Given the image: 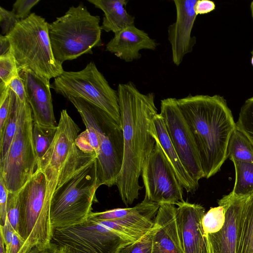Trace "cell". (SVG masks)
I'll list each match as a JSON object with an SVG mask.
<instances>
[{"label": "cell", "instance_id": "obj_29", "mask_svg": "<svg viewBox=\"0 0 253 253\" xmlns=\"http://www.w3.org/2000/svg\"><path fill=\"white\" fill-rule=\"evenodd\" d=\"M19 75V69L10 49L8 53L0 56V90L6 87Z\"/></svg>", "mask_w": 253, "mask_h": 253}, {"label": "cell", "instance_id": "obj_19", "mask_svg": "<svg viewBox=\"0 0 253 253\" xmlns=\"http://www.w3.org/2000/svg\"><path fill=\"white\" fill-rule=\"evenodd\" d=\"M160 204L143 200L131 208H116L101 212H91L89 217L97 220H114L127 227L149 231Z\"/></svg>", "mask_w": 253, "mask_h": 253}, {"label": "cell", "instance_id": "obj_43", "mask_svg": "<svg viewBox=\"0 0 253 253\" xmlns=\"http://www.w3.org/2000/svg\"><path fill=\"white\" fill-rule=\"evenodd\" d=\"M250 10H251V16L252 17V20L253 21V1H252L250 4ZM251 53H253V49L252 51H251Z\"/></svg>", "mask_w": 253, "mask_h": 253}, {"label": "cell", "instance_id": "obj_35", "mask_svg": "<svg viewBox=\"0 0 253 253\" xmlns=\"http://www.w3.org/2000/svg\"><path fill=\"white\" fill-rule=\"evenodd\" d=\"M39 0H17L13 4L12 11L22 20L32 13L31 10L40 2Z\"/></svg>", "mask_w": 253, "mask_h": 253}, {"label": "cell", "instance_id": "obj_25", "mask_svg": "<svg viewBox=\"0 0 253 253\" xmlns=\"http://www.w3.org/2000/svg\"><path fill=\"white\" fill-rule=\"evenodd\" d=\"M237 253H253V194L243 206Z\"/></svg>", "mask_w": 253, "mask_h": 253}, {"label": "cell", "instance_id": "obj_14", "mask_svg": "<svg viewBox=\"0 0 253 253\" xmlns=\"http://www.w3.org/2000/svg\"><path fill=\"white\" fill-rule=\"evenodd\" d=\"M247 197L231 192L218 201L224 209L225 222L219 231L205 236L206 253H237L243 209Z\"/></svg>", "mask_w": 253, "mask_h": 253}, {"label": "cell", "instance_id": "obj_2", "mask_svg": "<svg viewBox=\"0 0 253 253\" xmlns=\"http://www.w3.org/2000/svg\"><path fill=\"white\" fill-rule=\"evenodd\" d=\"M193 134L204 177L218 172L227 158L230 138L237 127L225 99L219 95H189L177 99Z\"/></svg>", "mask_w": 253, "mask_h": 253}, {"label": "cell", "instance_id": "obj_7", "mask_svg": "<svg viewBox=\"0 0 253 253\" xmlns=\"http://www.w3.org/2000/svg\"><path fill=\"white\" fill-rule=\"evenodd\" d=\"M100 18L93 15L83 3L72 6L64 15L49 23V36L53 55L61 63L102 45Z\"/></svg>", "mask_w": 253, "mask_h": 253}, {"label": "cell", "instance_id": "obj_41", "mask_svg": "<svg viewBox=\"0 0 253 253\" xmlns=\"http://www.w3.org/2000/svg\"><path fill=\"white\" fill-rule=\"evenodd\" d=\"M56 253H71V252L65 246H58Z\"/></svg>", "mask_w": 253, "mask_h": 253}, {"label": "cell", "instance_id": "obj_11", "mask_svg": "<svg viewBox=\"0 0 253 253\" xmlns=\"http://www.w3.org/2000/svg\"><path fill=\"white\" fill-rule=\"evenodd\" d=\"M50 87L66 98L79 97L96 105L121 125L117 91L111 87L93 62L79 71H64L54 79Z\"/></svg>", "mask_w": 253, "mask_h": 253}, {"label": "cell", "instance_id": "obj_40", "mask_svg": "<svg viewBox=\"0 0 253 253\" xmlns=\"http://www.w3.org/2000/svg\"><path fill=\"white\" fill-rule=\"evenodd\" d=\"M10 43L7 36L0 35V56H3L10 50Z\"/></svg>", "mask_w": 253, "mask_h": 253}, {"label": "cell", "instance_id": "obj_17", "mask_svg": "<svg viewBox=\"0 0 253 253\" xmlns=\"http://www.w3.org/2000/svg\"><path fill=\"white\" fill-rule=\"evenodd\" d=\"M153 228L151 253H184L175 205H160Z\"/></svg>", "mask_w": 253, "mask_h": 253}, {"label": "cell", "instance_id": "obj_44", "mask_svg": "<svg viewBox=\"0 0 253 253\" xmlns=\"http://www.w3.org/2000/svg\"><path fill=\"white\" fill-rule=\"evenodd\" d=\"M252 58H251V63L253 66V53H252Z\"/></svg>", "mask_w": 253, "mask_h": 253}, {"label": "cell", "instance_id": "obj_26", "mask_svg": "<svg viewBox=\"0 0 253 253\" xmlns=\"http://www.w3.org/2000/svg\"><path fill=\"white\" fill-rule=\"evenodd\" d=\"M232 162L235 166L236 178L232 192L236 195L249 197L253 194V163Z\"/></svg>", "mask_w": 253, "mask_h": 253}, {"label": "cell", "instance_id": "obj_28", "mask_svg": "<svg viewBox=\"0 0 253 253\" xmlns=\"http://www.w3.org/2000/svg\"><path fill=\"white\" fill-rule=\"evenodd\" d=\"M225 213L223 207L220 205L211 208L204 214L202 224L204 236L219 231L223 226Z\"/></svg>", "mask_w": 253, "mask_h": 253}, {"label": "cell", "instance_id": "obj_4", "mask_svg": "<svg viewBox=\"0 0 253 253\" xmlns=\"http://www.w3.org/2000/svg\"><path fill=\"white\" fill-rule=\"evenodd\" d=\"M148 232L114 220L100 221L89 217L81 224L54 229L51 242L66 247L71 253H119L123 247L139 240Z\"/></svg>", "mask_w": 253, "mask_h": 253}, {"label": "cell", "instance_id": "obj_36", "mask_svg": "<svg viewBox=\"0 0 253 253\" xmlns=\"http://www.w3.org/2000/svg\"><path fill=\"white\" fill-rule=\"evenodd\" d=\"M9 191L5 186L2 180L0 178V226H3L7 216V203Z\"/></svg>", "mask_w": 253, "mask_h": 253}, {"label": "cell", "instance_id": "obj_27", "mask_svg": "<svg viewBox=\"0 0 253 253\" xmlns=\"http://www.w3.org/2000/svg\"><path fill=\"white\" fill-rule=\"evenodd\" d=\"M57 130L55 126H45L33 122V140L38 164L52 143Z\"/></svg>", "mask_w": 253, "mask_h": 253}, {"label": "cell", "instance_id": "obj_10", "mask_svg": "<svg viewBox=\"0 0 253 253\" xmlns=\"http://www.w3.org/2000/svg\"><path fill=\"white\" fill-rule=\"evenodd\" d=\"M33 122L30 105L28 102H21L15 135L6 156L0 161V178L9 192L21 189L37 170Z\"/></svg>", "mask_w": 253, "mask_h": 253}, {"label": "cell", "instance_id": "obj_5", "mask_svg": "<svg viewBox=\"0 0 253 253\" xmlns=\"http://www.w3.org/2000/svg\"><path fill=\"white\" fill-rule=\"evenodd\" d=\"M48 27L44 18L33 12L6 36L19 71H30L49 80L64 71L53 55Z\"/></svg>", "mask_w": 253, "mask_h": 253}, {"label": "cell", "instance_id": "obj_9", "mask_svg": "<svg viewBox=\"0 0 253 253\" xmlns=\"http://www.w3.org/2000/svg\"><path fill=\"white\" fill-rule=\"evenodd\" d=\"M45 176L36 171L19 190L20 217L18 234L24 244L18 253H27L35 247L51 243L53 228L50 216V206L46 201Z\"/></svg>", "mask_w": 253, "mask_h": 253}, {"label": "cell", "instance_id": "obj_38", "mask_svg": "<svg viewBox=\"0 0 253 253\" xmlns=\"http://www.w3.org/2000/svg\"><path fill=\"white\" fill-rule=\"evenodd\" d=\"M215 5L213 1L208 0H197L194 9L197 15L210 13L214 10Z\"/></svg>", "mask_w": 253, "mask_h": 253}, {"label": "cell", "instance_id": "obj_34", "mask_svg": "<svg viewBox=\"0 0 253 253\" xmlns=\"http://www.w3.org/2000/svg\"><path fill=\"white\" fill-rule=\"evenodd\" d=\"M0 138L2 136L9 112L11 96L10 89L7 86L0 90Z\"/></svg>", "mask_w": 253, "mask_h": 253}, {"label": "cell", "instance_id": "obj_6", "mask_svg": "<svg viewBox=\"0 0 253 253\" xmlns=\"http://www.w3.org/2000/svg\"><path fill=\"white\" fill-rule=\"evenodd\" d=\"M80 131L67 110H62L55 138L37 166L45 178V198L50 206L56 188L96 159L95 153H84L77 146L75 142Z\"/></svg>", "mask_w": 253, "mask_h": 253}, {"label": "cell", "instance_id": "obj_15", "mask_svg": "<svg viewBox=\"0 0 253 253\" xmlns=\"http://www.w3.org/2000/svg\"><path fill=\"white\" fill-rule=\"evenodd\" d=\"M197 0H174L175 21L168 28V40L171 46L172 60L177 66L184 57L191 52L196 43L192 30L197 17L194 7Z\"/></svg>", "mask_w": 253, "mask_h": 253}, {"label": "cell", "instance_id": "obj_22", "mask_svg": "<svg viewBox=\"0 0 253 253\" xmlns=\"http://www.w3.org/2000/svg\"><path fill=\"white\" fill-rule=\"evenodd\" d=\"M95 7L104 12L101 29L114 34L134 25L135 17L129 14L126 9L127 0H87Z\"/></svg>", "mask_w": 253, "mask_h": 253}, {"label": "cell", "instance_id": "obj_20", "mask_svg": "<svg viewBox=\"0 0 253 253\" xmlns=\"http://www.w3.org/2000/svg\"><path fill=\"white\" fill-rule=\"evenodd\" d=\"M158 43L144 31L135 25L128 27L115 34L106 45L105 50L126 62L141 57L142 49L155 50Z\"/></svg>", "mask_w": 253, "mask_h": 253}, {"label": "cell", "instance_id": "obj_12", "mask_svg": "<svg viewBox=\"0 0 253 253\" xmlns=\"http://www.w3.org/2000/svg\"><path fill=\"white\" fill-rule=\"evenodd\" d=\"M141 176L144 200L159 204L183 201V188L158 143L144 162Z\"/></svg>", "mask_w": 253, "mask_h": 253}, {"label": "cell", "instance_id": "obj_1", "mask_svg": "<svg viewBox=\"0 0 253 253\" xmlns=\"http://www.w3.org/2000/svg\"><path fill=\"white\" fill-rule=\"evenodd\" d=\"M117 91L123 132L124 156L116 185L123 202L128 206L138 198L142 189L139 178L143 164L155 144L150 126L158 109L154 94L141 93L132 82L119 84Z\"/></svg>", "mask_w": 253, "mask_h": 253}, {"label": "cell", "instance_id": "obj_23", "mask_svg": "<svg viewBox=\"0 0 253 253\" xmlns=\"http://www.w3.org/2000/svg\"><path fill=\"white\" fill-rule=\"evenodd\" d=\"M253 163V144L249 138L237 127L229 139L227 148V158Z\"/></svg>", "mask_w": 253, "mask_h": 253}, {"label": "cell", "instance_id": "obj_13", "mask_svg": "<svg viewBox=\"0 0 253 253\" xmlns=\"http://www.w3.org/2000/svg\"><path fill=\"white\" fill-rule=\"evenodd\" d=\"M168 134L178 156L192 178L199 184L204 177L194 139L175 98L161 101V112Z\"/></svg>", "mask_w": 253, "mask_h": 253}, {"label": "cell", "instance_id": "obj_24", "mask_svg": "<svg viewBox=\"0 0 253 253\" xmlns=\"http://www.w3.org/2000/svg\"><path fill=\"white\" fill-rule=\"evenodd\" d=\"M10 96L9 112L2 135L0 138V161L6 156L14 137L18 126L21 101L11 89Z\"/></svg>", "mask_w": 253, "mask_h": 253}, {"label": "cell", "instance_id": "obj_30", "mask_svg": "<svg viewBox=\"0 0 253 253\" xmlns=\"http://www.w3.org/2000/svg\"><path fill=\"white\" fill-rule=\"evenodd\" d=\"M236 126L253 144V96L248 99L242 106Z\"/></svg>", "mask_w": 253, "mask_h": 253}, {"label": "cell", "instance_id": "obj_31", "mask_svg": "<svg viewBox=\"0 0 253 253\" xmlns=\"http://www.w3.org/2000/svg\"><path fill=\"white\" fill-rule=\"evenodd\" d=\"M7 216L11 226L18 233L20 217L19 190L14 192L9 191Z\"/></svg>", "mask_w": 253, "mask_h": 253}, {"label": "cell", "instance_id": "obj_21", "mask_svg": "<svg viewBox=\"0 0 253 253\" xmlns=\"http://www.w3.org/2000/svg\"><path fill=\"white\" fill-rule=\"evenodd\" d=\"M150 132L163 150L183 189L187 193H194L199 184L192 178L182 164L168 134L163 119L159 114L153 118Z\"/></svg>", "mask_w": 253, "mask_h": 253}, {"label": "cell", "instance_id": "obj_32", "mask_svg": "<svg viewBox=\"0 0 253 253\" xmlns=\"http://www.w3.org/2000/svg\"><path fill=\"white\" fill-rule=\"evenodd\" d=\"M153 227L140 239L123 247L119 253H151Z\"/></svg>", "mask_w": 253, "mask_h": 253}, {"label": "cell", "instance_id": "obj_37", "mask_svg": "<svg viewBox=\"0 0 253 253\" xmlns=\"http://www.w3.org/2000/svg\"><path fill=\"white\" fill-rule=\"evenodd\" d=\"M22 102H27L25 84L20 75L14 78L7 85Z\"/></svg>", "mask_w": 253, "mask_h": 253}, {"label": "cell", "instance_id": "obj_39", "mask_svg": "<svg viewBox=\"0 0 253 253\" xmlns=\"http://www.w3.org/2000/svg\"><path fill=\"white\" fill-rule=\"evenodd\" d=\"M58 246L52 243L45 246L35 247L32 248L27 253H56Z\"/></svg>", "mask_w": 253, "mask_h": 253}, {"label": "cell", "instance_id": "obj_33", "mask_svg": "<svg viewBox=\"0 0 253 253\" xmlns=\"http://www.w3.org/2000/svg\"><path fill=\"white\" fill-rule=\"evenodd\" d=\"M21 21L19 18L11 10H7L0 6V25L1 35L6 36Z\"/></svg>", "mask_w": 253, "mask_h": 253}, {"label": "cell", "instance_id": "obj_16", "mask_svg": "<svg viewBox=\"0 0 253 253\" xmlns=\"http://www.w3.org/2000/svg\"><path fill=\"white\" fill-rule=\"evenodd\" d=\"M23 80L27 100L30 105L34 122L42 126H55L49 80L27 70L19 71Z\"/></svg>", "mask_w": 253, "mask_h": 253}, {"label": "cell", "instance_id": "obj_8", "mask_svg": "<svg viewBox=\"0 0 253 253\" xmlns=\"http://www.w3.org/2000/svg\"><path fill=\"white\" fill-rule=\"evenodd\" d=\"M100 186L95 159L58 187L50 207L53 229L73 226L87 220L93 203L97 201L95 194Z\"/></svg>", "mask_w": 253, "mask_h": 253}, {"label": "cell", "instance_id": "obj_42", "mask_svg": "<svg viewBox=\"0 0 253 253\" xmlns=\"http://www.w3.org/2000/svg\"><path fill=\"white\" fill-rule=\"evenodd\" d=\"M0 253H6L4 244L1 237L0 240Z\"/></svg>", "mask_w": 253, "mask_h": 253}, {"label": "cell", "instance_id": "obj_3", "mask_svg": "<svg viewBox=\"0 0 253 253\" xmlns=\"http://www.w3.org/2000/svg\"><path fill=\"white\" fill-rule=\"evenodd\" d=\"M79 113L86 129L76 140L78 148L96 155L100 185H116L122 169L124 138L121 125L96 105L81 98H67Z\"/></svg>", "mask_w": 253, "mask_h": 253}, {"label": "cell", "instance_id": "obj_18", "mask_svg": "<svg viewBox=\"0 0 253 253\" xmlns=\"http://www.w3.org/2000/svg\"><path fill=\"white\" fill-rule=\"evenodd\" d=\"M178 226L184 253H206L202 221L205 214L201 205L185 201L177 203Z\"/></svg>", "mask_w": 253, "mask_h": 253}]
</instances>
